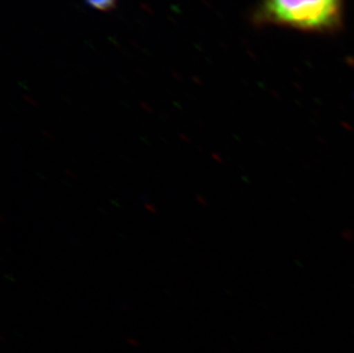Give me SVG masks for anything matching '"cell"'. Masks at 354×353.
Returning a JSON list of instances; mask_svg holds the SVG:
<instances>
[{"label": "cell", "instance_id": "obj_1", "mask_svg": "<svg viewBox=\"0 0 354 353\" xmlns=\"http://www.w3.org/2000/svg\"><path fill=\"white\" fill-rule=\"evenodd\" d=\"M339 0H265L268 17L303 29L327 27L337 17Z\"/></svg>", "mask_w": 354, "mask_h": 353}, {"label": "cell", "instance_id": "obj_2", "mask_svg": "<svg viewBox=\"0 0 354 353\" xmlns=\"http://www.w3.org/2000/svg\"><path fill=\"white\" fill-rule=\"evenodd\" d=\"M88 6L101 12H108L116 6L118 0H85Z\"/></svg>", "mask_w": 354, "mask_h": 353}]
</instances>
